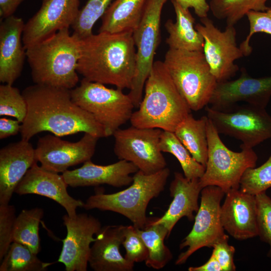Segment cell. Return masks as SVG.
Returning <instances> with one entry per match:
<instances>
[{"mask_svg":"<svg viewBox=\"0 0 271 271\" xmlns=\"http://www.w3.org/2000/svg\"><path fill=\"white\" fill-rule=\"evenodd\" d=\"M163 63L191 110L209 104L217 82L203 51L169 49Z\"/></svg>","mask_w":271,"mask_h":271,"instance_id":"6","label":"cell"},{"mask_svg":"<svg viewBox=\"0 0 271 271\" xmlns=\"http://www.w3.org/2000/svg\"><path fill=\"white\" fill-rule=\"evenodd\" d=\"M144 89L138 109L129 120L131 125L174 132L191 113L163 62L155 61Z\"/></svg>","mask_w":271,"mask_h":271,"instance_id":"4","label":"cell"},{"mask_svg":"<svg viewBox=\"0 0 271 271\" xmlns=\"http://www.w3.org/2000/svg\"><path fill=\"white\" fill-rule=\"evenodd\" d=\"M22 123L17 119L6 117L0 118V139L1 140L15 136L20 132Z\"/></svg>","mask_w":271,"mask_h":271,"instance_id":"41","label":"cell"},{"mask_svg":"<svg viewBox=\"0 0 271 271\" xmlns=\"http://www.w3.org/2000/svg\"><path fill=\"white\" fill-rule=\"evenodd\" d=\"M14 205H0V260L1 261L13 242V232L16 218Z\"/></svg>","mask_w":271,"mask_h":271,"instance_id":"39","label":"cell"},{"mask_svg":"<svg viewBox=\"0 0 271 271\" xmlns=\"http://www.w3.org/2000/svg\"><path fill=\"white\" fill-rule=\"evenodd\" d=\"M208 158L205 172L199 179L202 188L220 187L226 194L239 189L240 179L246 169L256 166L257 156L251 148H241L236 152L222 142L219 133L208 119L207 124Z\"/></svg>","mask_w":271,"mask_h":271,"instance_id":"8","label":"cell"},{"mask_svg":"<svg viewBox=\"0 0 271 271\" xmlns=\"http://www.w3.org/2000/svg\"><path fill=\"white\" fill-rule=\"evenodd\" d=\"M35 149L21 139L0 150V205L9 204L15 190L36 163Z\"/></svg>","mask_w":271,"mask_h":271,"instance_id":"20","label":"cell"},{"mask_svg":"<svg viewBox=\"0 0 271 271\" xmlns=\"http://www.w3.org/2000/svg\"><path fill=\"white\" fill-rule=\"evenodd\" d=\"M255 196L257 206V236L262 241L269 245L267 255L271 258V198L265 192Z\"/></svg>","mask_w":271,"mask_h":271,"instance_id":"37","label":"cell"},{"mask_svg":"<svg viewBox=\"0 0 271 271\" xmlns=\"http://www.w3.org/2000/svg\"><path fill=\"white\" fill-rule=\"evenodd\" d=\"M99 139L84 133L79 141L71 142L54 134L46 135L37 142L35 148L36 160L44 169L63 173L70 167L91 160Z\"/></svg>","mask_w":271,"mask_h":271,"instance_id":"14","label":"cell"},{"mask_svg":"<svg viewBox=\"0 0 271 271\" xmlns=\"http://www.w3.org/2000/svg\"><path fill=\"white\" fill-rule=\"evenodd\" d=\"M202 189L199 179L189 180L181 173L175 172L169 187L173 200L165 213L153 222L163 224L170 235L174 226L182 217L193 221L194 213H197L199 208L198 198Z\"/></svg>","mask_w":271,"mask_h":271,"instance_id":"24","label":"cell"},{"mask_svg":"<svg viewBox=\"0 0 271 271\" xmlns=\"http://www.w3.org/2000/svg\"><path fill=\"white\" fill-rule=\"evenodd\" d=\"M44 214L43 209L39 207L22 210L16 218L13 242L26 245L38 254L41 250L39 225Z\"/></svg>","mask_w":271,"mask_h":271,"instance_id":"29","label":"cell"},{"mask_svg":"<svg viewBox=\"0 0 271 271\" xmlns=\"http://www.w3.org/2000/svg\"><path fill=\"white\" fill-rule=\"evenodd\" d=\"M180 4L185 8H192L195 14L200 19L207 17L210 10L207 0H172Z\"/></svg>","mask_w":271,"mask_h":271,"instance_id":"42","label":"cell"},{"mask_svg":"<svg viewBox=\"0 0 271 271\" xmlns=\"http://www.w3.org/2000/svg\"><path fill=\"white\" fill-rule=\"evenodd\" d=\"M271 187V155L260 166L249 168L240 181L239 189L253 195L265 192Z\"/></svg>","mask_w":271,"mask_h":271,"instance_id":"35","label":"cell"},{"mask_svg":"<svg viewBox=\"0 0 271 271\" xmlns=\"http://www.w3.org/2000/svg\"><path fill=\"white\" fill-rule=\"evenodd\" d=\"M225 193L219 187L208 186L201 191V202L195 216L193 227L180 243L179 247L187 249L180 253L176 265L185 263L195 251L204 247H212L220 240L229 238L224 233L220 220V202Z\"/></svg>","mask_w":271,"mask_h":271,"instance_id":"11","label":"cell"},{"mask_svg":"<svg viewBox=\"0 0 271 271\" xmlns=\"http://www.w3.org/2000/svg\"><path fill=\"white\" fill-rule=\"evenodd\" d=\"M0 271H44L54 262L41 260L26 245L13 242L1 260Z\"/></svg>","mask_w":271,"mask_h":271,"instance_id":"32","label":"cell"},{"mask_svg":"<svg viewBox=\"0 0 271 271\" xmlns=\"http://www.w3.org/2000/svg\"><path fill=\"white\" fill-rule=\"evenodd\" d=\"M66 228V237L62 240V250L57 260L66 271H86L91 249L90 244L102 227L100 221L86 213L77 214L74 217H62Z\"/></svg>","mask_w":271,"mask_h":271,"instance_id":"15","label":"cell"},{"mask_svg":"<svg viewBox=\"0 0 271 271\" xmlns=\"http://www.w3.org/2000/svg\"><path fill=\"white\" fill-rule=\"evenodd\" d=\"M122 245L126 251L124 257L129 261L134 263L145 261L147 259V247L133 225L126 226Z\"/></svg>","mask_w":271,"mask_h":271,"instance_id":"38","label":"cell"},{"mask_svg":"<svg viewBox=\"0 0 271 271\" xmlns=\"http://www.w3.org/2000/svg\"><path fill=\"white\" fill-rule=\"evenodd\" d=\"M147 0H114L101 17L99 32L132 33L142 18Z\"/></svg>","mask_w":271,"mask_h":271,"instance_id":"26","label":"cell"},{"mask_svg":"<svg viewBox=\"0 0 271 271\" xmlns=\"http://www.w3.org/2000/svg\"><path fill=\"white\" fill-rule=\"evenodd\" d=\"M24 0H0V17L2 20L13 15Z\"/></svg>","mask_w":271,"mask_h":271,"instance_id":"43","label":"cell"},{"mask_svg":"<svg viewBox=\"0 0 271 271\" xmlns=\"http://www.w3.org/2000/svg\"><path fill=\"white\" fill-rule=\"evenodd\" d=\"M229 238H225L215 243L212 247V254L220 264L222 271H234L236 267L234 263L233 256L235 248L228 243Z\"/></svg>","mask_w":271,"mask_h":271,"instance_id":"40","label":"cell"},{"mask_svg":"<svg viewBox=\"0 0 271 271\" xmlns=\"http://www.w3.org/2000/svg\"><path fill=\"white\" fill-rule=\"evenodd\" d=\"M79 7V0H42L39 11L25 24L22 40L25 49L72 26Z\"/></svg>","mask_w":271,"mask_h":271,"instance_id":"17","label":"cell"},{"mask_svg":"<svg viewBox=\"0 0 271 271\" xmlns=\"http://www.w3.org/2000/svg\"><path fill=\"white\" fill-rule=\"evenodd\" d=\"M81 39L62 29L26 49L35 84L72 89L79 81Z\"/></svg>","mask_w":271,"mask_h":271,"instance_id":"3","label":"cell"},{"mask_svg":"<svg viewBox=\"0 0 271 271\" xmlns=\"http://www.w3.org/2000/svg\"><path fill=\"white\" fill-rule=\"evenodd\" d=\"M195 29L204 39L203 52L217 82L230 80L239 70L234 62L244 57L236 43L234 26L227 25L222 31L208 17L200 19Z\"/></svg>","mask_w":271,"mask_h":271,"instance_id":"13","label":"cell"},{"mask_svg":"<svg viewBox=\"0 0 271 271\" xmlns=\"http://www.w3.org/2000/svg\"><path fill=\"white\" fill-rule=\"evenodd\" d=\"M113 0H88L72 25L73 34L83 39L92 35V28Z\"/></svg>","mask_w":271,"mask_h":271,"instance_id":"33","label":"cell"},{"mask_svg":"<svg viewBox=\"0 0 271 271\" xmlns=\"http://www.w3.org/2000/svg\"><path fill=\"white\" fill-rule=\"evenodd\" d=\"M137 230L148 250L146 265L156 269L163 268L173 258L172 252L164 243L165 238L170 236L167 228L152 220L148 221L144 228Z\"/></svg>","mask_w":271,"mask_h":271,"instance_id":"28","label":"cell"},{"mask_svg":"<svg viewBox=\"0 0 271 271\" xmlns=\"http://www.w3.org/2000/svg\"><path fill=\"white\" fill-rule=\"evenodd\" d=\"M167 0H147L141 21L132 32L136 49V71L128 95L138 108L146 81L153 68L160 42L161 17Z\"/></svg>","mask_w":271,"mask_h":271,"instance_id":"10","label":"cell"},{"mask_svg":"<svg viewBox=\"0 0 271 271\" xmlns=\"http://www.w3.org/2000/svg\"><path fill=\"white\" fill-rule=\"evenodd\" d=\"M271 97V76H250L244 68L238 78L217 82L209 104L212 108L225 110L239 102L265 108Z\"/></svg>","mask_w":271,"mask_h":271,"instance_id":"16","label":"cell"},{"mask_svg":"<svg viewBox=\"0 0 271 271\" xmlns=\"http://www.w3.org/2000/svg\"><path fill=\"white\" fill-rule=\"evenodd\" d=\"M188 270L189 271H222L218 261L212 254L205 263L199 266L189 267Z\"/></svg>","mask_w":271,"mask_h":271,"instance_id":"44","label":"cell"},{"mask_svg":"<svg viewBox=\"0 0 271 271\" xmlns=\"http://www.w3.org/2000/svg\"><path fill=\"white\" fill-rule=\"evenodd\" d=\"M162 130L139 128L131 125L119 128L113 134V151L119 160L133 164L146 174L157 173L167 167V162L159 146Z\"/></svg>","mask_w":271,"mask_h":271,"instance_id":"12","label":"cell"},{"mask_svg":"<svg viewBox=\"0 0 271 271\" xmlns=\"http://www.w3.org/2000/svg\"><path fill=\"white\" fill-rule=\"evenodd\" d=\"M249 25V31L239 45L244 56H248L252 52L250 45L251 37L257 33L271 35V6L264 11H250L246 15Z\"/></svg>","mask_w":271,"mask_h":271,"instance_id":"36","label":"cell"},{"mask_svg":"<svg viewBox=\"0 0 271 271\" xmlns=\"http://www.w3.org/2000/svg\"><path fill=\"white\" fill-rule=\"evenodd\" d=\"M77 70L89 81L130 89L136 71L132 33L99 32L81 39Z\"/></svg>","mask_w":271,"mask_h":271,"instance_id":"2","label":"cell"},{"mask_svg":"<svg viewBox=\"0 0 271 271\" xmlns=\"http://www.w3.org/2000/svg\"><path fill=\"white\" fill-rule=\"evenodd\" d=\"M268 0H211L210 10L217 19L234 26L250 11H264Z\"/></svg>","mask_w":271,"mask_h":271,"instance_id":"31","label":"cell"},{"mask_svg":"<svg viewBox=\"0 0 271 271\" xmlns=\"http://www.w3.org/2000/svg\"><path fill=\"white\" fill-rule=\"evenodd\" d=\"M221 206L222 225L231 236L245 240L257 236V206L255 195L232 189Z\"/></svg>","mask_w":271,"mask_h":271,"instance_id":"19","label":"cell"},{"mask_svg":"<svg viewBox=\"0 0 271 271\" xmlns=\"http://www.w3.org/2000/svg\"><path fill=\"white\" fill-rule=\"evenodd\" d=\"M68 186L62 175L47 170L36 163L19 183L15 193L47 197L63 207L70 217H74L77 214V208L83 207L84 202L71 196L67 191Z\"/></svg>","mask_w":271,"mask_h":271,"instance_id":"18","label":"cell"},{"mask_svg":"<svg viewBox=\"0 0 271 271\" xmlns=\"http://www.w3.org/2000/svg\"><path fill=\"white\" fill-rule=\"evenodd\" d=\"M70 93L73 102L103 126L106 137L113 136L130 120L134 108L130 97L122 89L109 88L84 78L78 86L70 90Z\"/></svg>","mask_w":271,"mask_h":271,"instance_id":"7","label":"cell"},{"mask_svg":"<svg viewBox=\"0 0 271 271\" xmlns=\"http://www.w3.org/2000/svg\"><path fill=\"white\" fill-rule=\"evenodd\" d=\"M83 164L80 168L62 173L68 186L78 187L106 184L122 187L130 185L133 181L131 174L139 171L133 164L125 160L107 165H97L91 160Z\"/></svg>","mask_w":271,"mask_h":271,"instance_id":"21","label":"cell"},{"mask_svg":"<svg viewBox=\"0 0 271 271\" xmlns=\"http://www.w3.org/2000/svg\"><path fill=\"white\" fill-rule=\"evenodd\" d=\"M205 111L219 134L240 141V148L252 149L271 138V116L264 108L246 103L225 110L206 106Z\"/></svg>","mask_w":271,"mask_h":271,"instance_id":"9","label":"cell"},{"mask_svg":"<svg viewBox=\"0 0 271 271\" xmlns=\"http://www.w3.org/2000/svg\"><path fill=\"white\" fill-rule=\"evenodd\" d=\"M126 226L105 225L95 235L91 246L88 264L95 271H131L134 263L120 252Z\"/></svg>","mask_w":271,"mask_h":271,"instance_id":"23","label":"cell"},{"mask_svg":"<svg viewBox=\"0 0 271 271\" xmlns=\"http://www.w3.org/2000/svg\"><path fill=\"white\" fill-rule=\"evenodd\" d=\"M170 173L167 167L152 174L139 170L126 189L111 194L97 193L88 197L83 208L120 214L131 221L135 227L143 229L148 222L146 216L148 204L164 191Z\"/></svg>","mask_w":271,"mask_h":271,"instance_id":"5","label":"cell"},{"mask_svg":"<svg viewBox=\"0 0 271 271\" xmlns=\"http://www.w3.org/2000/svg\"><path fill=\"white\" fill-rule=\"evenodd\" d=\"M208 120L206 115L195 119L190 113L174 131L194 159L205 167L208 158Z\"/></svg>","mask_w":271,"mask_h":271,"instance_id":"27","label":"cell"},{"mask_svg":"<svg viewBox=\"0 0 271 271\" xmlns=\"http://www.w3.org/2000/svg\"><path fill=\"white\" fill-rule=\"evenodd\" d=\"M22 93L28 107L21 123L22 139L29 141L43 131L58 137L83 132L98 138L106 137L103 126L73 102L70 89L35 84Z\"/></svg>","mask_w":271,"mask_h":271,"instance_id":"1","label":"cell"},{"mask_svg":"<svg viewBox=\"0 0 271 271\" xmlns=\"http://www.w3.org/2000/svg\"><path fill=\"white\" fill-rule=\"evenodd\" d=\"M176 21L169 19L165 24L169 34L166 43L169 49L189 51H203L204 39L195 29V19L189 11L175 1H172Z\"/></svg>","mask_w":271,"mask_h":271,"instance_id":"25","label":"cell"},{"mask_svg":"<svg viewBox=\"0 0 271 271\" xmlns=\"http://www.w3.org/2000/svg\"><path fill=\"white\" fill-rule=\"evenodd\" d=\"M25 23L14 15L0 25V81L13 85L21 75L26 57L22 35Z\"/></svg>","mask_w":271,"mask_h":271,"instance_id":"22","label":"cell"},{"mask_svg":"<svg viewBox=\"0 0 271 271\" xmlns=\"http://www.w3.org/2000/svg\"><path fill=\"white\" fill-rule=\"evenodd\" d=\"M159 146L163 153H168L175 157L186 178L192 180L202 177L206 167L194 159L174 132L162 130Z\"/></svg>","mask_w":271,"mask_h":271,"instance_id":"30","label":"cell"},{"mask_svg":"<svg viewBox=\"0 0 271 271\" xmlns=\"http://www.w3.org/2000/svg\"><path fill=\"white\" fill-rule=\"evenodd\" d=\"M27 103L19 89L9 84L0 86V115L15 117L22 123L27 113Z\"/></svg>","mask_w":271,"mask_h":271,"instance_id":"34","label":"cell"}]
</instances>
